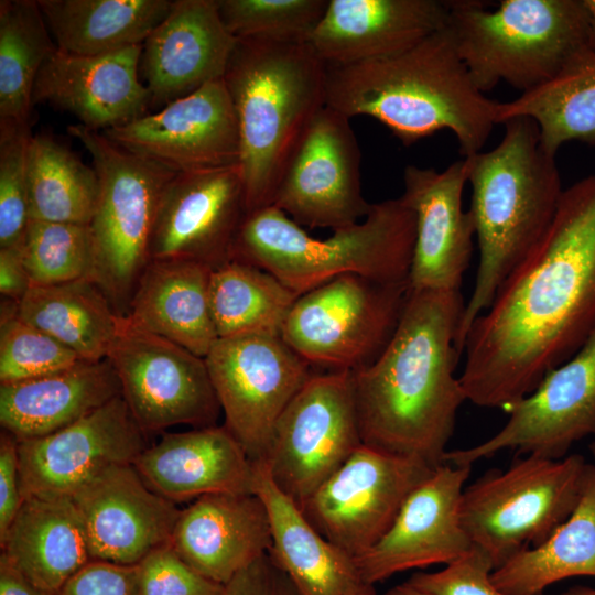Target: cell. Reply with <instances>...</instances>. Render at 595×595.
Instances as JSON below:
<instances>
[{
  "label": "cell",
  "mask_w": 595,
  "mask_h": 595,
  "mask_svg": "<svg viewBox=\"0 0 595 595\" xmlns=\"http://www.w3.org/2000/svg\"><path fill=\"white\" fill-rule=\"evenodd\" d=\"M102 133L127 151L175 174L230 167L240 162L237 117L223 79Z\"/></svg>",
  "instance_id": "cell-18"
},
{
  "label": "cell",
  "mask_w": 595,
  "mask_h": 595,
  "mask_svg": "<svg viewBox=\"0 0 595 595\" xmlns=\"http://www.w3.org/2000/svg\"><path fill=\"white\" fill-rule=\"evenodd\" d=\"M252 493L268 512L269 554L300 595H357L374 586L361 580L355 560L325 539L298 504L270 477L263 462H253Z\"/></svg>",
  "instance_id": "cell-28"
},
{
  "label": "cell",
  "mask_w": 595,
  "mask_h": 595,
  "mask_svg": "<svg viewBox=\"0 0 595 595\" xmlns=\"http://www.w3.org/2000/svg\"><path fill=\"white\" fill-rule=\"evenodd\" d=\"M80 516L91 561L137 565L171 543L181 509L153 491L133 465H115L72 497Z\"/></svg>",
  "instance_id": "cell-21"
},
{
  "label": "cell",
  "mask_w": 595,
  "mask_h": 595,
  "mask_svg": "<svg viewBox=\"0 0 595 595\" xmlns=\"http://www.w3.org/2000/svg\"><path fill=\"white\" fill-rule=\"evenodd\" d=\"M502 125L494 149L465 158L479 262L457 334L461 354L474 321L549 229L564 191L555 155L542 148L536 122L518 117Z\"/></svg>",
  "instance_id": "cell-4"
},
{
  "label": "cell",
  "mask_w": 595,
  "mask_h": 595,
  "mask_svg": "<svg viewBox=\"0 0 595 595\" xmlns=\"http://www.w3.org/2000/svg\"><path fill=\"white\" fill-rule=\"evenodd\" d=\"M209 266L185 259H151L126 316L139 327L205 358L218 339L209 304Z\"/></svg>",
  "instance_id": "cell-29"
},
{
  "label": "cell",
  "mask_w": 595,
  "mask_h": 595,
  "mask_svg": "<svg viewBox=\"0 0 595 595\" xmlns=\"http://www.w3.org/2000/svg\"><path fill=\"white\" fill-rule=\"evenodd\" d=\"M147 434L118 396L51 434L19 442L22 499L72 497L115 465H133Z\"/></svg>",
  "instance_id": "cell-17"
},
{
  "label": "cell",
  "mask_w": 595,
  "mask_h": 595,
  "mask_svg": "<svg viewBox=\"0 0 595 595\" xmlns=\"http://www.w3.org/2000/svg\"><path fill=\"white\" fill-rule=\"evenodd\" d=\"M357 595H376L375 588H370Z\"/></svg>",
  "instance_id": "cell-54"
},
{
  "label": "cell",
  "mask_w": 595,
  "mask_h": 595,
  "mask_svg": "<svg viewBox=\"0 0 595 595\" xmlns=\"http://www.w3.org/2000/svg\"><path fill=\"white\" fill-rule=\"evenodd\" d=\"M220 18L237 39L309 43L328 0H217Z\"/></svg>",
  "instance_id": "cell-40"
},
{
  "label": "cell",
  "mask_w": 595,
  "mask_h": 595,
  "mask_svg": "<svg viewBox=\"0 0 595 595\" xmlns=\"http://www.w3.org/2000/svg\"><path fill=\"white\" fill-rule=\"evenodd\" d=\"M247 216L240 166L175 174L150 242L151 259H185L215 269L231 259Z\"/></svg>",
  "instance_id": "cell-20"
},
{
  "label": "cell",
  "mask_w": 595,
  "mask_h": 595,
  "mask_svg": "<svg viewBox=\"0 0 595 595\" xmlns=\"http://www.w3.org/2000/svg\"><path fill=\"white\" fill-rule=\"evenodd\" d=\"M88 151L99 193L89 223L93 280L119 315H126L136 284L150 261V242L162 194L175 173L133 154L102 132L79 123L67 128Z\"/></svg>",
  "instance_id": "cell-9"
},
{
  "label": "cell",
  "mask_w": 595,
  "mask_h": 595,
  "mask_svg": "<svg viewBox=\"0 0 595 595\" xmlns=\"http://www.w3.org/2000/svg\"><path fill=\"white\" fill-rule=\"evenodd\" d=\"M107 359L145 434L174 425H217L221 409L203 357L120 315Z\"/></svg>",
  "instance_id": "cell-11"
},
{
  "label": "cell",
  "mask_w": 595,
  "mask_h": 595,
  "mask_svg": "<svg viewBox=\"0 0 595 595\" xmlns=\"http://www.w3.org/2000/svg\"><path fill=\"white\" fill-rule=\"evenodd\" d=\"M434 468L361 444L298 506L325 539L356 560L383 537L407 497Z\"/></svg>",
  "instance_id": "cell-13"
},
{
  "label": "cell",
  "mask_w": 595,
  "mask_h": 595,
  "mask_svg": "<svg viewBox=\"0 0 595 595\" xmlns=\"http://www.w3.org/2000/svg\"><path fill=\"white\" fill-rule=\"evenodd\" d=\"M493 571L488 558L473 548L444 569L414 573L407 582L430 595H506L491 582Z\"/></svg>",
  "instance_id": "cell-44"
},
{
  "label": "cell",
  "mask_w": 595,
  "mask_h": 595,
  "mask_svg": "<svg viewBox=\"0 0 595 595\" xmlns=\"http://www.w3.org/2000/svg\"><path fill=\"white\" fill-rule=\"evenodd\" d=\"M20 249L31 286L90 278L94 241L89 225L31 220Z\"/></svg>",
  "instance_id": "cell-39"
},
{
  "label": "cell",
  "mask_w": 595,
  "mask_h": 595,
  "mask_svg": "<svg viewBox=\"0 0 595 595\" xmlns=\"http://www.w3.org/2000/svg\"><path fill=\"white\" fill-rule=\"evenodd\" d=\"M220 595H300L269 553L238 572L223 585Z\"/></svg>",
  "instance_id": "cell-46"
},
{
  "label": "cell",
  "mask_w": 595,
  "mask_h": 595,
  "mask_svg": "<svg viewBox=\"0 0 595 595\" xmlns=\"http://www.w3.org/2000/svg\"><path fill=\"white\" fill-rule=\"evenodd\" d=\"M467 180L465 158L443 171L405 166L400 197L415 216L410 289L459 291L475 236L472 215L463 208Z\"/></svg>",
  "instance_id": "cell-22"
},
{
  "label": "cell",
  "mask_w": 595,
  "mask_h": 595,
  "mask_svg": "<svg viewBox=\"0 0 595 595\" xmlns=\"http://www.w3.org/2000/svg\"><path fill=\"white\" fill-rule=\"evenodd\" d=\"M204 359L224 425L252 462L264 461L278 419L312 367L271 335L218 338Z\"/></svg>",
  "instance_id": "cell-14"
},
{
  "label": "cell",
  "mask_w": 595,
  "mask_h": 595,
  "mask_svg": "<svg viewBox=\"0 0 595 595\" xmlns=\"http://www.w3.org/2000/svg\"><path fill=\"white\" fill-rule=\"evenodd\" d=\"M136 566L139 595H220L223 589L190 566L171 543L156 548Z\"/></svg>",
  "instance_id": "cell-43"
},
{
  "label": "cell",
  "mask_w": 595,
  "mask_h": 595,
  "mask_svg": "<svg viewBox=\"0 0 595 595\" xmlns=\"http://www.w3.org/2000/svg\"><path fill=\"white\" fill-rule=\"evenodd\" d=\"M0 545L1 553L31 583L55 595L91 561L71 497L23 499Z\"/></svg>",
  "instance_id": "cell-31"
},
{
  "label": "cell",
  "mask_w": 595,
  "mask_h": 595,
  "mask_svg": "<svg viewBox=\"0 0 595 595\" xmlns=\"http://www.w3.org/2000/svg\"><path fill=\"white\" fill-rule=\"evenodd\" d=\"M326 91L327 106L378 120L405 147L451 130L467 158L496 125L497 101L475 86L447 25L393 55L327 65Z\"/></svg>",
  "instance_id": "cell-3"
},
{
  "label": "cell",
  "mask_w": 595,
  "mask_h": 595,
  "mask_svg": "<svg viewBox=\"0 0 595 595\" xmlns=\"http://www.w3.org/2000/svg\"><path fill=\"white\" fill-rule=\"evenodd\" d=\"M574 576H595V466L589 465L571 516L540 545L527 549L491 572L506 595H542Z\"/></svg>",
  "instance_id": "cell-35"
},
{
  "label": "cell",
  "mask_w": 595,
  "mask_h": 595,
  "mask_svg": "<svg viewBox=\"0 0 595 595\" xmlns=\"http://www.w3.org/2000/svg\"><path fill=\"white\" fill-rule=\"evenodd\" d=\"M518 117L536 122L541 145L552 155L570 141L595 145V53L585 47L550 80L496 102V125Z\"/></svg>",
  "instance_id": "cell-33"
},
{
  "label": "cell",
  "mask_w": 595,
  "mask_h": 595,
  "mask_svg": "<svg viewBox=\"0 0 595 595\" xmlns=\"http://www.w3.org/2000/svg\"><path fill=\"white\" fill-rule=\"evenodd\" d=\"M223 80L237 117L248 215L272 205L290 159L326 106L327 65L310 43L238 40Z\"/></svg>",
  "instance_id": "cell-5"
},
{
  "label": "cell",
  "mask_w": 595,
  "mask_h": 595,
  "mask_svg": "<svg viewBox=\"0 0 595 595\" xmlns=\"http://www.w3.org/2000/svg\"><path fill=\"white\" fill-rule=\"evenodd\" d=\"M447 1L328 0L310 45L327 65L402 52L446 25Z\"/></svg>",
  "instance_id": "cell-25"
},
{
  "label": "cell",
  "mask_w": 595,
  "mask_h": 595,
  "mask_svg": "<svg viewBox=\"0 0 595 595\" xmlns=\"http://www.w3.org/2000/svg\"><path fill=\"white\" fill-rule=\"evenodd\" d=\"M82 360L58 340L23 321L17 313V302L4 299L0 316V385L44 377Z\"/></svg>",
  "instance_id": "cell-41"
},
{
  "label": "cell",
  "mask_w": 595,
  "mask_h": 595,
  "mask_svg": "<svg viewBox=\"0 0 595 595\" xmlns=\"http://www.w3.org/2000/svg\"><path fill=\"white\" fill-rule=\"evenodd\" d=\"M505 425L477 445L447 451L444 463L469 466L505 450L559 459L570 447L595 440V331L527 397L505 410Z\"/></svg>",
  "instance_id": "cell-15"
},
{
  "label": "cell",
  "mask_w": 595,
  "mask_h": 595,
  "mask_svg": "<svg viewBox=\"0 0 595 595\" xmlns=\"http://www.w3.org/2000/svg\"><path fill=\"white\" fill-rule=\"evenodd\" d=\"M545 595V594H542ZM552 595H595V587H587V586H576L572 587L569 591L561 593V594H552Z\"/></svg>",
  "instance_id": "cell-52"
},
{
  "label": "cell",
  "mask_w": 595,
  "mask_h": 595,
  "mask_svg": "<svg viewBox=\"0 0 595 595\" xmlns=\"http://www.w3.org/2000/svg\"><path fill=\"white\" fill-rule=\"evenodd\" d=\"M580 454L526 455L466 486L459 516L474 548L494 570L542 544L573 512L589 468Z\"/></svg>",
  "instance_id": "cell-8"
},
{
  "label": "cell",
  "mask_w": 595,
  "mask_h": 595,
  "mask_svg": "<svg viewBox=\"0 0 595 595\" xmlns=\"http://www.w3.org/2000/svg\"><path fill=\"white\" fill-rule=\"evenodd\" d=\"M595 331V173L564 188L531 253L469 327L466 400L504 411L530 394Z\"/></svg>",
  "instance_id": "cell-1"
},
{
  "label": "cell",
  "mask_w": 595,
  "mask_h": 595,
  "mask_svg": "<svg viewBox=\"0 0 595 595\" xmlns=\"http://www.w3.org/2000/svg\"><path fill=\"white\" fill-rule=\"evenodd\" d=\"M17 313L87 361L107 358L120 318L89 278L31 286L17 302Z\"/></svg>",
  "instance_id": "cell-34"
},
{
  "label": "cell",
  "mask_w": 595,
  "mask_h": 595,
  "mask_svg": "<svg viewBox=\"0 0 595 595\" xmlns=\"http://www.w3.org/2000/svg\"><path fill=\"white\" fill-rule=\"evenodd\" d=\"M121 394L108 359L0 385V424L19 442L56 432Z\"/></svg>",
  "instance_id": "cell-30"
},
{
  "label": "cell",
  "mask_w": 595,
  "mask_h": 595,
  "mask_svg": "<svg viewBox=\"0 0 595 595\" xmlns=\"http://www.w3.org/2000/svg\"><path fill=\"white\" fill-rule=\"evenodd\" d=\"M273 207L302 228L333 231L359 223L370 210L360 186V151L350 118L325 106L290 159Z\"/></svg>",
  "instance_id": "cell-16"
},
{
  "label": "cell",
  "mask_w": 595,
  "mask_h": 595,
  "mask_svg": "<svg viewBox=\"0 0 595 595\" xmlns=\"http://www.w3.org/2000/svg\"><path fill=\"white\" fill-rule=\"evenodd\" d=\"M57 595H139L137 566L90 561Z\"/></svg>",
  "instance_id": "cell-45"
},
{
  "label": "cell",
  "mask_w": 595,
  "mask_h": 595,
  "mask_svg": "<svg viewBox=\"0 0 595 595\" xmlns=\"http://www.w3.org/2000/svg\"><path fill=\"white\" fill-rule=\"evenodd\" d=\"M299 294L271 273L230 259L212 270L209 304L218 338L280 336Z\"/></svg>",
  "instance_id": "cell-36"
},
{
  "label": "cell",
  "mask_w": 595,
  "mask_h": 595,
  "mask_svg": "<svg viewBox=\"0 0 595 595\" xmlns=\"http://www.w3.org/2000/svg\"><path fill=\"white\" fill-rule=\"evenodd\" d=\"M465 310L461 291L410 289L398 327L369 366L351 372L361 442L444 463L466 396L455 376Z\"/></svg>",
  "instance_id": "cell-2"
},
{
  "label": "cell",
  "mask_w": 595,
  "mask_h": 595,
  "mask_svg": "<svg viewBox=\"0 0 595 595\" xmlns=\"http://www.w3.org/2000/svg\"><path fill=\"white\" fill-rule=\"evenodd\" d=\"M470 470L443 463L410 493L389 530L355 560L364 583L374 586L403 571L447 565L474 548L459 516Z\"/></svg>",
  "instance_id": "cell-19"
},
{
  "label": "cell",
  "mask_w": 595,
  "mask_h": 595,
  "mask_svg": "<svg viewBox=\"0 0 595 595\" xmlns=\"http://www.w3.org/2000/svg\"><path fill=\"white\" fill-rule=\"evenodd\" d=\"M361 444L351 372H316L281 413L261 462L299 505Z\"/></svg>",
  "instance_id": "cell-12"
},
{
  "label": "cell",
  "mask_w": 595,
  "mask_h": 595,
  "mask_svg": "<svg viewBox=\"0 0 595 595\" xmlns=\"http://www.w3.org/2000/svg\"><path fill=\"white\" fill-rule=\"evenodd\" d=\"M171 544L196 572L225 585L270 551L271 527L264 504L255 494L198 497L181 510Z\"/></svg>",
  "instance_id": "cell-26"
},
{
  "label": "cell",
  "mask_w": 595,
  "mask_h": 595,
  "mask_svg": "<svg viewBox=\"0 0 595 595\" xmlns=\"http://www.w3.org/2000/svg\"><path fill=\"white\" fill-rule=\"evenodd\" d=\"M381 595H430V594L412 586L405 581L402 584L391 587L390 589H388Z\"/></svg>",
  "instance_id": "cell-51"
},
{
  "label": "cell",
  "mask_w": 595,
  "mask_h": 595,
  "mask_svg": "<svg viewBox=\"0 0 595 595\" xmlns=\"http://www.w3.org/2000/svg\"><path fill=\"white\" fill-rule=\"evenodd\" d=\"M133 467L173 502L216 493L253 494V462L225 425L164 433Z\"/></svg>",
  "instance_id": "cell-27"
},
{
  "label": "cell",
  "mask_w": 595,
  "mask_h": 595,
  "mask_svg": "<svg viewBox=\"0 0 595 595\" xmlns=\"http://www.w3.org/2000/svg\"><path fill=\"white\" fill-rule=\"evenodd\" d=\"M589 451H591V454L593 456V459H594V466H595V440L591 443L589 445Z\"/></svg>",
  "instance_id": "cell-53"
},
{
  "label": "cell",
  "mask_w": 595,
  "mask_h": 595,
  "mask_svg": "<svg viewBox=\"0 0 595 595\" xmlns=\"http://www.w3.org/2000/svg\"><path fill=\"white\" fill-rule=\"evenodd\" d=\"M28 184L31 220L89 225L99 193L98 175L53 137H32Z\"/></svg>",
  "instance_id": "cell-38"
},
{
  "label": "cell",
  "mask_w": 595,
  "mask_h": 595,
  "mask_svg": "<svg viewBox=\"0 0 595 595\" xmlns=\"http://www.w3.org/2000/svg\"><path fill=\"white\" fill-rule=\"evenodd\" d=\"M0 595H55L31 583L2 553L0 554Z\"/></svg>",
  "instance_id": "cell-49"
},
{
  "label": "cell",
  "mask_w": 595,
  "mask_h": 595,
  "mask_svg": "<svg viewBox=\"0 0 595 595\" xmlns=\"http://www.w3.org/2000/svg\"><path fill=\"white\" fill-rule=\"evenodd\" d=\"M237 42L217 0H174L142 45L140 67L151 104L164 107L223 79Z\"/></svg>",
  "instance_id": "cell-23"
},
{
  "label": "cell",
  "mask_w": 595,
  "mask_h": 595,
  "mask_svg": "<svg viewBox=\"0 0 595 595\" xmlns=\"http://www.w3.org/2000/svg\"><path fill=\"white\" fill-rule=\"evenodd\" d=\"M142 45L97 56L71 55L56 48L37 75L33 105L61 108L79 125L99 132L147 115L151 96L138 76Z\"/></svg>",
  "instance_id": "cell-24"
},
{
  "label": "cell",
  "mask_w": 595,
  "mask_h": 595,
  "mask_svg": "<svg viewBox=\"0 0 595 595\" xmlns=\"http://www.w3.org/2000/svg\"><path fill=\"white\" fill-rule=\"evenodd\" d=\"M58 51L97 56L141 45L170 0H37Z\"/></svg>",
  "instance_id": "cell-32"
},
{
  "label": "cell",
  "mask_w": 595,
  "mask_h": 595,
  "mask_svg": "<svg viewBox=\"0 0 595 595\" xmlns=\"http://www.w3.org/2000/svg\"><path fill=\"white\" fill-rule=\"evenodd\" d=\"M56 48L37 1H0V120L31 123L37 75Z\"/></svg>",
  "instance_id": "cell-37"
},
{
  "label": "cell",
  "mask_w": 595,
  "mask_h": 595,
  "mask_svg": "<svg viewBox=\"0 0 595 595\" xmlns=\"http://www.w3.org/2000/svg\"><path fill=\"white\" fill-rule=\"evenodd\" d=\"M31 123L0 120V248L21 247L31 221Z\"/></svg>",
  "instance_id": "cell-42"
},
{
  "label": "cell",
  "mask_w": 595,
  "mask_h": 595,
  "mask_svg": "<svg viewBox=\"0 0 595 595\" xmlns=\"http://www.w3.org/2000/svg\"><path fill=\"white\" fill-rule=\"evenodd\" d=\"M31 288L20 247L0 248V293L3 299L20 301Z\"/></svg>",
  "instance_id": "cell-48"
},
{
  "label": "cell",
  "mask_w": 595,
  "mask_h": 595,
  "mask_svg": "<svg viewBox=\"0 0 595 595\" xmlns=\"http://www.w3.org/2000/svg\"><path fill=\"white\" fill-rule=\"evenodd\" d=\"M409 292V281L337 277L299 295L280 336L311 367L354 372L387 347Z\"/></svg>",
  "instance_id": "cell-10"
},
{
  "label": "cell",
  "mask_w": 595,
  "mask_h": 595,
  "mask_svg": "<svg viewBox=\"0 0 595 595\" xmlns=\"http://www.w3.org/2000/svg\"><path fill=\"white\" fill-rule=\"evenodd\" d=\"M446 25L475 86L500 82L533 89L587 47L583 0H502L493 10L474 0L447 1Z\"/></svg>",
  "instance_id": "cell-7"
},
{
  "label": "cell",
  "mask_w": 595,
  "mask_h": 595,
  "mask_svg": "<svg viewBox=\"0 0 595 595\" xmlns=\"http://www.w3.org/2000/svg\"><path fill=\"white\" fill-rule=\"evenodd\" d=\"M22 501L19 441L2 430L0 433V541L4 539Z\"/></svg>",
  "instance_id": "cell-47"
},
{
  "label": "cell",
  "mask_w": 595,
  "mask_h": 595,
  "mask_svg": "<svg viewBox=\"0 0 595 595\" xmlns=\"http://www.w3.org/2000/svg\"><path fill=\"white\" fill-rule=\"evenodd\" d=\"M587 11V47L595 53V0H583Z\"/></svg>",
  "instance_id": "cell-50"
},
{
  "label": "cell",
  "mask_w": 595,
  "mask_h": 595,
  "mask_svg": "<svg viewBox=\"0 0 595 595\" xmlns=\"http://www.w3.org/2000/svg\"><path fill=\"white\" fill-rule=\"evenodd\" d=\"M415 216L401 197L371 204L359 223L326 239L312 237L280 209L246 216L231 259L253 264L299 295L344 274L382 282L409 281Z\"/></svg>",
  "instance_id": "cell-6"
}]
</instances>
